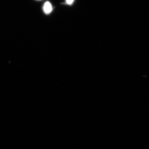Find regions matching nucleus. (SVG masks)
Masks as SVG:
<instances>
[{"label": "nucleus", "instance_id": "f257e3e1", "mask_svg": "<svg viewBox=\"0 0 149 149\" xmlns=\"http://www.w3.org/2000/svg\"><path fill=\"white\" fill-rule=\"evenodd\" d=\"M43 11L46 14L48 15L51 13L53 10L52 6L49 1L46 2L43 6Z\"/></svg>", "mask_w": 149, "mask_h": 149}, {"label": "nucleus", "instance_id": "f03ea898", "mask_svg": "<svg viewBox=\"0 0 149 149\" xmlns=\"http://www.w3.org/2000/svg\"><path fill=\"white\" fill-rule=\"evenodd\" d=\"M74 0H66L65 1V3L68 5H71L73 2H74Z\"/></svg>", "mask_w": 149, "mask_h": 149}, {"label": "nucleus", "instance_id": "7ed1b4c3", "mask_svg": "<svg viewBox=\"0 0 149 149\" xmlns=\"http://www.w3.org/2000/svg\"><path fill=\"white\" fill-rule=\"evenodd\" d=\"M36 1H42V0H36Z\"/></svg>", "mask_w": 149, "mask_h": 149}]
</instances>
